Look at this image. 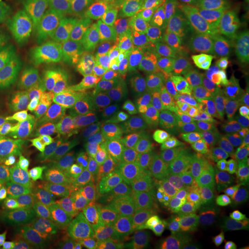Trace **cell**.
Here are the masks:
<instances>
[{
    "label": "cell",
    "instance_id": "obj_1",
    "mask_svg": "<svg viewBox=\"0 0 249 249\" xmlns=\"http://www.w3.org/2000/svg\"><path fill=\"white\" fill-rule=\"evenodd\" d=\"M90 186L106 198L186 183V132L160 121L134 124L94 144L86 155Z\"/></svg>",
    "mask_w": 249,
    "mask_h": 249
},
{
    "label": "cell",
    "instance_id": "obj_2",
    "mask_svg": "<svg viewBox=\"0 0 249 249\" xmlns=\"http://www.w3.org/2000/svg\"><path fill=\"white\" fill-rule=\"evenodd\" d=\"M18 73L58 137L67 139L85 124L98 89V68L73 29L55 31L25 54Z\"/></svg>",
    "mask_w": 249,
    "mask_h": 249
},
{
    "label": "cell",
    "instance_id": "obj_3",
    "mask_svg": "<svg viewBox=\"0 0 249 249\" xmlns=\"http://www.w3.org/2000/svg\"><path fill=\"white\" fill-rule=\"evenodd\" d=\"M193 50L150 25L139 31L101 93L108 122L116 134L151 112Z\"/></svg>",
    "mask_w": 249,
    "mask_h": 249
},
{
    "label": "cell",
    "instance_id": "obj_4",
    "mask_svg": "<svg viewBox=\"0 0 249 249\" xmlns=\"http://www.w3.org/2000/svg\"><path fill=\"white\" fill-rule=\"evenodd\" d=\"M64 9L97 62L103 93L145 18L142 0H65Z\"/></svg>",
    "mask_w": 249,
    "mask_h": 249
},
{
    "label": "cell",
    "instance_id": "obj_5",
    "mask_svg": "<svg viewBox=\"0 0 249 249\" xmlns=\"http://www.w3.org/2000/svg\"><path fill=\"white\" fill-rule=\"evenodd\" d=\"M186 132V181L206 196H229L249 158L242 127L206 118Z\"/></svg>",
    "mask_w": 249,
    "mask_h": 249
},
{
    "label": "cell",
    "instance_id": "obj_6",
    "mask_svg": "<svg viewBox=\"0 0 249 249\" xmlns=\"http://www.w3.org/2000/svg\"><path fill=\"white\" fill-rule=\"evenodd\" d=\"M65 204L61 173L47 163L0 209V249H45Z\"/></svg>",
    "mask_w": 249,
    "mask_h": 249
},
{
    "label": "cell",
    "instance_id": "obj_7",
    "mask_svg": "<svg viewBox=\"0 0 249 249\" xmlns=\"http://www.w3.org/2000/svg\"><path fill=\"white\" fill-rule=\"evenodd\" d=\"M234 55L219 52L187 54L175 78L151 114L157 121L187 130L209 116L214 93L234 61Z\"/></svg>",
    "mask_w": 249,
    "mask_h": 249
},
{
    "label": "cell",
    "instance_id": "obj_8",
    "mask_svg": "<svg viewBox=\"0 0 249 249\" xmlns=\"http://www.w3.org/2000/svg\"><path fill=\"white\" fill-rule=\"evenodd\" d=\"M124 238L114 209L88 198L70 209L53 249H119Z\"/></svg>",
    "mask_w": 249,
    "mask_h": 249
},
{
    "label": "cell",
    "instance_id": "obj_9",
    "mask_svg": "<svg viewBox=\"0 0 249 249\" xmlns=\"http://www.w3.org/2000/svg\"><path fill=\"white\" fill-rule=\"evenodd\" d=\"M148 25L191 49L214 42L212 10L202 0H142Z\"/></svg>",
    "mask_w": 249,
    "mask_h": 249
},
{
    "label": "cell",
    "instance_id": "obj_10",
    "mask_svg": "<svg viewBox=\"0 0 249 249\" xmlns=\"http://www.w3.org/2000/svg\"><path fill=\"white\" fill-rule=\"evenodd\" d=\"M49 163V145L42 134L22 132L0 147V209Z\"/></svg>",
    "mask_w": 249,
    "mask_h": 249
},
{
    "label": "cell",
    "instance_id": "obj_11",
    "mask_svg": "<svg viewBox=\"0 0 249 249\" xmlns=\"http://www.w3.org/2000/svg\"><path fill=\"white\" fill-rule=\"evenodd\" d=\"M249 112V52L234 61L223 76L211 106V119L242 127Z\"/></svg>",
    "mask_w": 249,
    "mask_h": 249
},
{
    "label": "cell",
    "instance_id": "obj_12",
    "mask_svg": "<svg viewBox=\"0 0 249 249\" xmlns=\"http://www.w3.org/2000/svg\"><path fill=\"white\" fill-rule=\"evenodd\" d=\"M178 222V206H148L134 214L124 249H168Z\"/></svg>",
    "mask_w": 249,
    "mask_h": 249
},
{
    "label": "cell",
    "instance_id": "obj_13",
    "mask_svg": "<svg viewBox=\"0 0 249 249\" xmlns=\"http://www.w3.org/2000/svg\"><path fill=\"white\" fill-rule=\"evenodd\" d=\"M35 37L32 21L7 3H0V72L11 68L25 54Z\"/></svg>",
    "mask_w": 249,
    "mask_h": 249
},
{
    "label": "cell",
    "instance_id": "obj_14",
    "mask_svg": "<svg viewBox=\"0 0 249 249\" xmlns=\"http://www.w3.org/2000/svg\"><path fill=\"white\" fill-rule=\"evenodd\" d=\"M211 10L214 42L249 47V0H219Z\"/></svg>",
    "mask_w": 249,
    "mask_h": 249
},
{
    "label": "cell",
    "instance_id": "obj_15",
    "mask_svg": "<svg viewBox=\"0 0 249 249\" xmlns=\"http://www.w3.org/2000/svg\"><path fill=\"white\" fill-rule=\"evenodd\" d=\"M29 119L31 109L21 98L0 91V147L25 132Z\"/></svg>",
    "mask_w": 249,
    "mask_h": 249
},
{
    "label": "cell",
    "instance_id": "obj_16",
    "mask_svg": "<svg viewBox=\"0 0 249 249\" xmlns=\"http://www.w3.org/2000/svg\"><path fill=\"white\" fill-rule=\"evenodd\" d=\"M205 224L198 214L178 206V222L168 249H205Z\"/></svg>",
    "mask_w": 249,
    "mask_h": 249
},
{
    "label": "cell",
    "instance_id": "obj_17",
    "mask_svg": "<svg viewBox=\"0 0 249 249\" xmlns=\"http://www.w3.org/2000/svg\"><path fill=\"white\" fill-rule=\"evenodd\" d=\"M229 206L232 213L249 227V158L229 193Z\"/></svg>",
    "mask_w": 249,
    "mask_h": 249
},
{
    "label": "cell",
    "instance_id": "obj_18",
    "mask_svg": "<svg viewBox=\"0 0 249 249\" xmlns=\"http://www.w3.org/2000/svg\"><path fill=\"white\" fill-rule=\"evenodd\" d=\"M242 129H244V132H245V134H247V137H248V140H249V112H248V115H247L245 122H244V124H242Z\"/></svg>",
    "mask_w": 249,
    "mask_h": 249
},
{
    "label": "cell",
    "instance_id": "obj_19",
    "mask_svg": "<svg viewBox=\"0 0 249 249\" xmlns=\"http://www.w3.org/2000/svg\"><path fill=\"white\" fill-rule=\"evenodd\" d=\"M238 249H249V235L247 237V240L244 241V244H242Z\"/></svg>",
    "mask_w": 249,
    "mask_h": 249
},
{
    "label": "cell",
    "instance_id": "obj_20",
    "mask_svg": "<svg viewBox=\"0 0 249 249\" xmlns=\"http://www.w3.org/2000/svg\"><path fill=\"white\" fill-rule=\"evenodd\" d=\"M202 1H204V3H205V4H206V6H209V7H212V6H213L214 3H217L219 0H202Z\"/></svg>",
    "mask_w": 249,
    "mask_h": 249
},
{
    "label": "cell",
    "instance_id": "obj_21",
    "mask_svg": "<svg viewBox=\"0 0 249 249\" xmlns=\"http://www.w3.org/2000/svg\"><path fill=\"white\" fill-rule=\"evenodd\" d=\"M119 249H124V244H122V247H121V248H119Z\"/></svg>",
    "mask_w": 249,
    "mask_h": 249
}]
</instances>
